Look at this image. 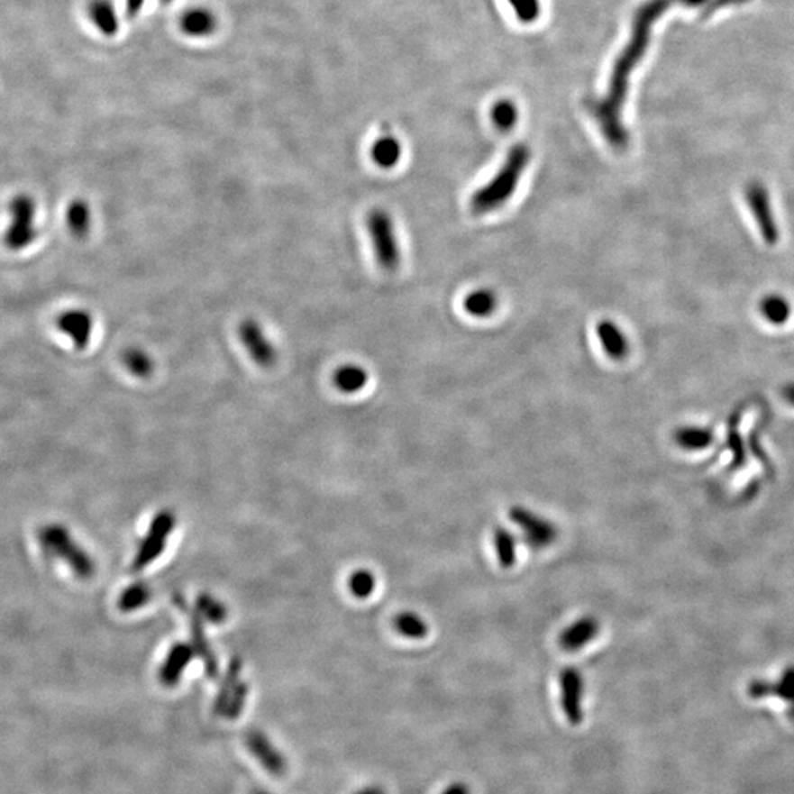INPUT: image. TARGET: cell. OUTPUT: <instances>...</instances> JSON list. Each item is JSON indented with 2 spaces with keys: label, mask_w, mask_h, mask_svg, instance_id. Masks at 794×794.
Instances as JSON below:
<instances>
[{
  "label": "cell",
  "mask_w": 794,
  "mask_h": 794,
  "mask_svg": "<svg viewBox=\"0 0 794 794\" xmlns=\"http://www.w3.org/2000/svg\"><path fill=\"white\" fill-rule=\"evenodd\" d=\"M497 304H499V299H497V296H496L493 290H490V288H479V290H474V292L470 293L465 297V300H463V309L470 315L484 318V316L491 315L496 311Z\"/></svg>",
  "instance_id": "obj_20"
},
{
  "label": "cell",
  "mask_w": 794,
  "mask_h": 794,
  "mask_svg": "<svg viewBox=\"0 0 794 794\" xmlns=\"http://www.w3.org/2000/svg\"><path fill=\"white\" fill-rule=\"evenodd\" d=\"M123 365L132 376L137 379H149L155 372V360L152 355L144 349L132 348L125 349L123 351Z\"/></svg>",
  "instance_id": "obj_19"
},
{
  "label": "cell",
  "mask_w": 794,
  "mask_h": 794,
  "mask_svg": "<svg viewBox=\"0 0 794 794\" xmlns=\"http://www.w3.org/2000/svg\"><path fill=\"white\" fill-rule=\"evenodd\" d=\"M600 631V623L595 616L586 615L577 619L571 625H568L559 635V646L563 651L579 652L586 647L589 643L598 637Z\"/></svg>",
  "instance_id": "obj_13"
},
{
  "label": "cell",
  "mask_w": 794,
  "mask_h": 794,
  "mask_svg": "<svg viewBox=\"0 0 794 794\" xmlns=\"http://www.w3.org/2000/svg\"><path fill=\"white\" fill-rule=\"evenodd\" d=\"M561 705L568 723L579 726L584 719V679L579 668H563L559 675Z\"/></svg>",
  "instance_id": "obj_9"
},
{
  "label": "cell",
  "mask_w": 794,
  "mask_h": 794,
  "mask_svg": "<svg viewBox=\"0 0 794 794\" xmlns=\"http://www.w3.org/2000/svg\"><path fill=\"white\" fill-rule=\"evenodd\" d=\"M371 158L374 164L381 169H391L399 164L402 158V144L391 134H384L372 144Z\"/></svg>",
  "instance_id": "obj_17"
},
{
  "label": "cell",
  "mask_w": 794,
  "mask_h": 794,
  "mask_svg": "<svg viewBox=\"0 0 794 794\" xmlns=\"http://www.w3.org/2000/svg\"><path fill=\"white\" fill-rule=\"evenodd\" d=\"M249 746H251V752H255V753L264 761L265 765H267L269 770L278 771L279 768H281V761H279L276 752L272 751L269 743H268L267 739H264L262 735H251V737H249Z\"/></svg>",
  "instance_id": "obj_30"
},
{
  "label": "cell",
  "mask_w": 794,
  "mask_h": 794,
  "mask_svg": "<svg viewBox=\"0 0 794 794\" xmlns=\"http://www.w3.org/2000/svg\"><path fill=\"white\" fill-rule=\"evenodd\" d=\"M195 656L192 644L186 643H177L168 652L162 667L160 671V679L165 686H176L180 681L184 670L187 668L188 663Z\"/></svg>",
  "instance_id": "obj_14"
},
{
  "label": "cell",
  "mask_w": 794,
  "mask_h": 794,
  "mask_svg": "<svg viewBox=\"0 0 794 794\" xmlns=\"http://www.w3.org/2000/svg\"><path fill=\"white\" fill-rule=\"evenodd\" d=\"M176 527V516L169 511H162L153 518L148 534L141 540L136 558L132 561V571H141L149 567L164 552L167 539Z\"/></svg>",
  "instance_id": "obj_6"
},
{
  "label": "cell",
  "mask_w": 794,
  "mask_h": 794,
  "mask_svg": "<svg viewBox=\"0 0 794 794\" xmlns=\"http://www.w3.org/2000/svg\"><path fill=\"white\" fill-rule=\"evenodd\" d=\"M514 8L516 18L524 24H531L534 23L540 16V0H507Z\"/></svg>",
  "instance_id": "obj_31"
},
{
  "label": "cell",
  "mask_w": 794,
  "mask_h": 794,
  "mask_svg": "<svg viewBox=\"0 0 794 794\" xmlns=\"http://www.w3.org/2000/svg\"><path fill=\"white\" fill-rule=\"evenodd\" d=\"M36 202L32 196L18 195L11 200V221L4 236L5 246L9 251H24L36 240Z\"/></svg>",
  "instance_id": "obj_5"
},
{
  "label": "cell",
  "mask_w": 794,
  "mask_h": 794,
  "mask_svg": "<svg viewBox=\"0 0 794 794\" xmlns=\"http://www.w3.org/2000/svg\"><path fill=\"white\" fill-rule=\"evenodd\" d=\"M703 2L705 0H647L635 11L630 41L615 60L607 93L590 106L591 116L599 127L603 139L615 151H624L630 144V132L624 125L623 111L631 74L642 62L643 56L646 55L653 25L674 5L696 6Z\"/></svg>",
  "instance_id": "obj_1"
},
{
  "label": "cell",
  "mask_w": 794,
  "mask_h": 794,
  "mask_svg": "<svg viewBox=\"0 0 794 794\" xmlns=\"http://www.w3.org/2000/svg\"><path fill=\"white\" fill-rule=\"evenodd\" d=\"M747 204L751 206L754 221L758 224L759 232L762 234L765 243L772 244L779 242L780 233L775 223L774 212L771 206L770 196L767 188L761 183H751L746 187Z\"/></svg>",
  "instance_id": "obj_10"
},
{
  "label": "cell",
  "mask_w": 794,
  "mask_h": 794,
  "mask_svg": "<svg viewBox=\"0 0 794 794\" xmlns=\"http://www.w3.org/2000/svg\"><path fill=\"white\" fill-rule=\"evenodd\" d=\"M143 4L144 0H127L128 15H136V14L139 13L140 8L143 6Z\"/></svg>",
  "instance_id": "obj_33"
},
{
  "label": "cell",
  "mask_w": 794,
  "mask_h": 794,
  "mask_svg": "<svg viewBox=\"0 0 794 794\" xmlns=\"http://www.w3.org/2000/svg\"><path fill=\"white\" fill-rule=\"evenodd\" d=\"M395 628L399 634L406 639H425L428 634V625L423 616L414 612H402L395 618Z\"/></svg>",
  "instance_id": "obj_23"
},
{
  "label": "cell",
  "mask_w": 794,
  "mask_h": 794,
  "mask_svg": "<svg viewBox=\"0 0 794 794\" xmlns=\"http://www.w3.org/2000/svg\"><path fill=\"white\" fill-rule=\"evenodd\" d=\"M596 330L603 351L611 360H623L624 358H627L630 351L628 340L616 324L605 320L598 324Z\"/></svg>",
  "instance_id": "obj_15"
},
{
  "label": "cell",
  "mask_w": 794,
  "mask_h": 794,
  "mask_svg": "<svg viewBox=\"0 0 794 794\" xmlns=\"http://www.w3.org/2000/svg\"><path fill=\"white\" fill-rule=\"evenodd\" d=\"M37 542L46 555L58 559L77 575V579H92L96 563L74 537L71 531L59 523L43 524L36 531Z\"/></svg>",
  "instance_id": "obj_3"
},
{
  "label": "cell",
  "mask_w": 794,
  "mask_h": 794,
  "mask_svg": "<svg viewBox=\"0 0 794 794\" xmlns=\"http://www.w3.org/2000/svg\"><path fill=\"white\" fill-rule=\"evenodd\" d=\"M784 395H786L787 399L794 404V384H789V386L784 388Z\"/></svg>",
  "instance_id": "obj_34"
},
{
  "label": "cell",
  "mask_w": 794,
  "mask_h": 794,
  "mask_svg": "<svg viewBox=\"0 0 794 794\" xmlns=\"http://www.w3.org/2000/svg\"><path fill=\"white\" fill-rule=\"evenodd\" d=\"M368 381H370V376H368L367 370L358 363H343L333 374V383H334L335 388L342 393H346V395L360 393L367 386Z\"/></svg>",
  "instance_id": "obj_16"
},
{
  "label": "cell",
  "mask_w": 794,
  "mask_h": 794,
  "mask_svg": "<svg viewBox=\"0 0 794 794\" xmlns=\"http://www.w3.org/2000/svg\"><path fill=\"white\" fill-rule=\"evenodd\" d=\"M442 794H471L470 789H468L467 784H463V782H452L451 786H447Z\"/></svg>",
  "instance_id": "obj_32"
},
{
  "label": "cell",
  "mask_w": 794,
  "mask_h": 794,
  "mask_svg": "<svg viewBox=\"0 0 794 794\" xmlns=\"http://www.w3.org/2000/svg\"><path fill=\"white\" fill-rule=\"evenodd\" d=\"M67 224L69 232L77 239H84L90 234L93 224L92 208L84 199H74L67 209Z\"/></svg>",
  "instance_id": "obj_18"
},
{
  "label": "cell",
  "mask_w": 794,
  "mask_h": 794,
  "mask_svg": "<svg viewBox=\"0 0 794 794\" xmlns=\"http://www.w3.org/2000/svg\"><path fill=\"white\" fill-rule=\"evenodd\" d=\"M761 311L763 316L775 325H781L790 318V304L782 296L770 295L762 300Z\"/></svg>",
  "instance_id": "obj_27"
},
{
  "label": "cell",
  "mask_w": 794,
  "mask_h": 794,
  "mask_svg": "<svg viewBox=\"0 0 794 794\" xmlns=\"http://www.w3.org/2000/svg\"><path fill=\"white\" fill-rule=\"evenodd\" d=\"M90 15L100 32L106 36H114L118 30V18H116L114 6L108 0H95L90 5Z\"/></svg>",
  "instance_id": "obj_24"
},
{
  "label": "cell",
  "mask_w": 794,
  "mask_h": 794,
  "mask_svg": "<svg viewBox=\"0 0 794 794\" xmlns=\"http://www.w3.org/2000/svg\"><path fill=\"white\" fill-rule=\"evenodd\" d=\"M367 232L376 255L377 264L384 271L393 272L399 268L400 244L396 234L395 223L386 209L374 208L368 212Z\"/></svg>",
  "instance_id": "obj_4"
},
{
  "label": "cell",
  "mask_w": 794,
  "mask_h": 794,
  "mask_svg": "<svg viewBox=\"0 0 794 794\" xmlns=\"http://www.w3.org/2000/svg\"><path fill=\"white\" fill-rule=\"evenodd\" d=\"M237 335L240 343L243 344L251 360L258 367L268 370L276 365L278 360V351L258 321L253 318L242 321L237 327Z\"/></svg>",
  "instance_id": "obj_7"
},
{
  "label": "cell",
  "mask_w": 794,
  "mask_h": 794,
  "mask_svg": "<svg viewBox=\"0 0 794 794\" xmlns=\"http://www.w3.org/2000/svg\"><path fill=\"white\" fill-rule=\"evenodd\" d=\"M174 600H176L177 607L187 614L195 655L199 656L204 661L206 674L211 679H215L216 675H218V661H216L215 653L212 651L211 644H209L208 639L205 635L204 619L197 614V611H190L187 603L184 602L183 598H180V596H177Z\"/></svg>",
  "instance_id": "obj_11"
},
{
  "label": "cell",
  "mask_w": 794,
  "mask_h": 794,
  "mask_svg": "<svg viewBox=\"0 0 794 794\" xmlns=\"http://www.w3.org/2000/svg\"><path fill=\"white\" fill-rule=\"evenodd\" d=\"M509 518L521 530L525 542L534 549L549 547L558 537V528L549 519L537 516L527 507L519 505L511 507Z\"/></svg>",
  "instance_id": "obj_8"
},
{
  "label": "cell",
  "mask_w": 794,
  "mask_h": 794,
  "mask_svg": "<svg viewBox=\"0 0 794 794\" xmlns=\"http://www.w3.org/2000/svg\"><path fill=\"white\" fill-rule=\"evenodd\" d=\"M351 595L358 599H367L376 590V577L367 570H360L351 574L349 580Z\"/></svg>",
  "instance_id": "obj_29"
},
{
  "label": "cell",
  "mask_w": 794,
  "mask_h": 794,
  "mask_svg": "<svg viewBox=\"0 0 794 794\" xmlns=\"http://www.w3.org/2000/svg\"><path fill=\"white\" fill-rule=\"evenodd\" d=\"M58 328L68 335L74 348L84 351L92 342L95 321L90 312L84 309H69L58 316Z\"/></svg>",
  "instance_id": "obj_12"
},
{
  "label": "cell",
  "mask_w": 794,
  "mask_h": 794,
  "mask_svg": "<svg viewBox=\"0 0 794 794\" xmlns=\"http://www.w3.org/2000/svg\"><path fill=\"white\" fill-rule=\"evenodd\" d=\"M356 794H384V791L379 789V787H367L365 790L360 791V793Z\"/></svg>",
  "instance_id": "obj_35"
},
{
  "label": "cell",
  "mask_w": 794,
  "mask_h": 794,
  "mask_svg": "<svg viewBox=\"0 0 794 794\" xmlns=\"http://www.w3.org/2000/svg\"><path fill=\"white\" fill-rule=\"evenodd\" d=\"M530 160L531 151L527 144H516L493 178L472 193L470 206L475 215H486L505 206L516 195Z\"/></svg>",
  "instance_id": "obj_2"
},
{
  "label": "cell",
  "mask_w": 794,
  "mask_h": 794,
  "mask_svg": "<svg viewBox=\"0 0 794 794\" xmlns=\"http://www.w3.org/2000/svg\"><path fill=\"white\" fill-rule=\"evenodd\" d=\"M151 589L144 583H134L128 586L118 599V607L123 612H132L144 607L151 600Z\"/></svg>",
  "instance_id": "obj_25"
},
{
  "label": "cell",
  "mask_w": 794,
  "mask_h": 794,
  "mask_svg": "<svg viewBox=\"0 0 794 794\" xmlns=\"http://www.w3.org/2000/svg\"><path fill=\"white\" fill-rule=\"evenodd\" d=\"M493 543H495L496 556L499 561L500 567L512 568L516 562V553H518V543H516V535L512 534V531L505 527H497L493 534Z\"/></svg>",
  "instance_id": "obj_21"
},
{
  "label": "cell",
  "mask_w": 794,
  "mask_h": 794,
  "mask_svg": "<svg viewBox=\"0 0 794 794\" xmlns=\"http://www.w3.org/2000/svg\"><path fill=\"white\" fill-rule=\"evenodd\" d=\"M215 16L206 9H192L181 18L184 32L193 37H204L215 30Z\"/></svg>",
  "instance_id": "obj_22"
},
{
  "label": "cell",
  "mask_w": 794,
  "mask_h": 794,
  "mask_svg": "<svg viewBox=\"0 0 794 794\" xmlns=\"http://www.w3.org/2000/svg\"><path fill=\"white\" fill-rule=\"evenodd\" d=\"M518 108L512 100H499L491 109V121L499 132H511L518 123Z\"/></svg>",
  "instance_id": "obj_26"
},
{
  "label": "cell",
  "mask_w": 794,
  "mask_h": 794,
  "mask_svg": "<svg viewBox=\"0 0 794 794\" xmlns=\"http://www.w3.org/2000/svg\"><path fill=\"white\" fill-rule=\"evenodd\" d=\"M196 611L204 621L212 624H221L227 618V609L223 603L209 595L199 596V599L196 602Z\"/></svg>",
  "instance_id": "obj_28"
}]
</instances>
